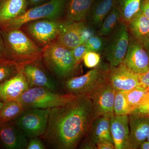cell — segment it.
Segmentation results:
<instances>
[{"instance_id":"obj_4","label":"cell","mask_w":149,"mask_h":149,"mask_svg":"<svg viewBox=\"0 0 149 149\" xmlns=\"http://www.w3.org/2000/svg\"><path fill=\"white\" fill-rule=\"evenodd\" d=\"M76 95L71 93L62 95L42 87L29 88L17 99L24 109H47L64 105Z\"/></svg>"},{"instance_id":"obj_9","label":"cell","mask_w":149,"mask_h":149,"mask_svg":"<svg viewBox=\"0 0 149 149\" xmlns=\"http://www.w3.org/2000/svg\"><path fill=\"white\" fill-rule=\"evenodd\" d=\"M128 31L127 24L121 22L105 48V56L110 67L116 66L123 63L130 42Z\"/></svg>"},{"instance_id":"obj_10","label":"cell","mask_w":149,"mask_h":149,"mask_svg":"<svg viewBox=\"0 0 149 149\" xmlns=\"http://www.w3.org/2000/svg\"><path fill=\"white\" fill-rule=\"evenodd\" d=\"M108 82L116 92H126L142 85L139 74L130 70L123 63L116 66H109Z\"/></svg>"},{"instance_id":"obj_41","label":"cell","mask_w":149,"mask_h":149,"mask_svg":"<svg viewBox=\"0 0 149 149\" xmlns=\"http://www.w3.org/2000/svg\"><path fill=\"white\" fill-rule=\"evenodd\" d=\"M139 41L142 44L149 55V34Z\"/></svg>"},{"instance_id":"obj_15","label":"cell","mask_w":149,"mask_h":149,"mask_svg":"<svg viewBox=\"0 0 149 149\" xmlns=\"http://www.w3.org/2000/svg\"><path fill=\"white\" fill-rule=\"evenodd\" d=\"M128 115L111 118V133L115 149H131Z\"/></svg>"},{"instance_id":"obj_11","label":"cell","mask_w":149,"mask_h":149,"mask_svg":"<svg viewBox=\"0 0 149 149\" xmlns=\"http://www.w3.org/2000/svg\"><path fill=\"white\" fill-rule=\"evenodd\" d=\"M123 63L138 74H144L149 70V54L139 40L130 39Z\"/></svg>"},{"instance_id":"obj_46","label":"cell","mask_w":149,"mask_h":149,"mask_svg":"<svg viewBox=\"0 0 149 149\" xmlns=\"http://www.w3.org/2000/svg\"><path fill=\"white\" fill-rule=\"evenodd\" d=\"M148 117L149 119V116H148Z\"/></svg>"},{"instance_id":"obj_39","label":"cell","mask_w":149,"mask_h":149,"mask_svg":"<svg viewBox=\"0 0 149 149\" xmlns=\"http://www.w3.org/2000/svg\"><path fill=\"white\" fill-rule=\"evenodd\" d=\"M139 78L141 85L149 88V70L144 74H139Z\"/></svg>"},{"instance_id":"obj_34","label":"cell","mask_w":149,"mask_h":149,"mask_svg":"<svg viewBox=\"0 0 149 149\" xmlns=\"http://www.w3.org/2000/svg\"><path fill=\"white\" fill-rule=\"evenodd\" d=\"M40 137H33L28 141L26 149H45L47 146Z\"/></svg>"},{"instance_id":"obj_13","label":"cell","mask_w":149,"mask_h":149,"mask_svg":"<svg viewBox=\"0 0 149 149\" xmlns=\"http://www.w3.org/2000/svg\"><path fill=\"white\" fill-rule=\"evenodd\" d=\"M40 62L35 61L27 63L22 69L29 88L42 87L57 92V85L49 76Z\"/></svg>"},{"instance_id":"obj_30","label":"cell","mask_w":149,"mask_h":149,"mask_svg":"<svg viewBox=\"0 0 149 149\" xmlns=\"http://www.w3.org/2000/svg\"><path fill=\"white\" fill-rule=\"evenodd\" d=\"M83 61L86 67L90 68H95L100 64V55L98 53L89 51L84 56Z\"/></svg>"},{"instance_id":"obj_26","label":"cell","mask_w":149,"mask_h":149,"mask_svg":"<svg viewBox=\"0 0 149 149\" xmlns=\"http://www.w3.org/2000/svg\"><path fill=\"white\" fill-rule=\"evenodd\" d=\"M121 17L116 1L113 8L108 14L100 27L99 34L102 36H108L114 31L120 23Z\"/></svg>"},{"instance_id":"obj_18","label":"cell","mask_w":149,"mask_h":149,"mask_svg":"<svg viewBox=\"0 0 149 149\" xmlns=\"http://www.w3.org/2000/svg\"><path fill=\"white\" fill-rule=\"evenodd\" d=\"M130 141L131 149L139 148L146 140L149 133V119L148 116L129 115Z\"/></svg>"},{"instance_id":"obj_25","label":"cell","mask_w":149,"mask_h":149,"mask_svg":"<svg viewBox=\"0 0 149 149\" xmlns=\"http://www.w3.org/2000/svg\"><path fill=\"white\" fill-rule=\"evenodd\" d=\"M24 109L17 100L5 102L0 111V123L13 121L22 114Z\"/></svg>"},{"instance_id":"obj_19","label":"cell","mask_w":149,"mask_h":149,"mask_svg":"<svg viewBox=\"0 0 149 149\" xmlns=\"http://www.w3.org/2000/svg\"><path fill=\"white\" fill-rule=\"evenodd\" d=\"M111 118L99 116L93 120L86 136L94 143L102 141L113 143L111 133Z\"/></svg>"},{"instance_id":"obj_38","label":"cell","mask_w":149,"mask_h":149,"mask_svg":"<svg viewBox=\"0 0 149 149\" xmlns=\"http://www.w3.org/2000/svg\"><path fill=\"white\" fill-rule=\"evenodd\" d=\"M97 149H114L113 143L109 141H102L96 143Z\"/></svg>"},{"instance_id":"obj_32","label":"cell","mask_w":149,"mask_h":149,"mask_svg":"<svg viewBox=\"0 0 149 149\" xmlns=\"http://www.w3.org/2000/svg\"><path fill=\"white\" fill-rule=\"evenodd\" d=\"M130 115L136 116H149V95Z\"/></svg>"},{"instance_id":"obj_1","label":"cell","mask_w":149,"mask_h":149,"mask_svg":"<svg viewBox=\"0 0 149 149\" xmlns=\"http://www.w3.org/2000/svg\"><path fill=\"white\" fill-rule=\"evenodd\" d=\"M95 118L91 98L76 95L64 105L50 109L47 130L40 138L50 148H76Z\"/></svg>"},{"instance_id":"obj_2","label":"cell","mask_w":149,"mask_h":149,"mask_svg":"<svg viewBox=\"0 0 149 149\" xmlns=\"http://www.w3.org/2000/svg\"><path fill=\"white\" fill-rule=\"evenodd\" d=\"M5 46V58L17 64L42 61V49L21 28L0 29Z\"/></svg>"},{"instance_id":"obj_17","label":"cell","mask_w":149,"mask_h":149,"mask_svg":"<svg viewBox=\"0 0 149 149\" xmlns=\"http://www.w3.org/2000/svg\"><path fill=\"white\" fill-rule=\"evenodd\" d=\"M83 21L79 22H63L56 42L72 50L81 44V34L85 26Z\"/></svg>"},{"instance_id":"obj_7","label":"cell","mask_w":149,"mask_h":149,"mask_svg":"<svg viewBox=\"0 0 149 149\" xmlns=\"http://www.w3.org/2000/svg\"><path fill=\"white\" fill-rule=\"evenodd\" d=\"M63 22L56 19H38L30 22L21 27L36 44L42 48L56 41Z\"/></svg>"},{"instance_id":"obj_6","label":"cell","mask_w":149,"mask_h":149,"mask_svg":"<svg viewBox=\"0 0 149 149\" xmlns=\"http://www.w3.org/2000/svg\"><path fill=\"white\" fill-rule=\"evenodd\" d=\"M65 0H51L49 2L28 10L22 15L0 24V29L21 28L24 24L38 19H57L61 14Z\"/></svg>"},{"instance_id":"obj_47","label":"cell","mask_w":149,"mask_h":149,"mask_svg":"<svg viewBox=\"0 0 149 149\" xmlns=\"http://www.w3.org/2000/svg\"><path fill=\"white\" fill-rule=\"evenodd\" d=\"M1 0H0V1H1Z\"/></svg>"},{"instance_id":"obj_35","label":"cell","mask_w":149,"mask_h":149,"mask_svg":"<svg viewBox=\"0 0 149 149\" xmlns=\"http://www.w3.org/2000/svg\"><path fill=\"white\" fill-rule=\"evenodd\" d=\"M84 140H82L78 145L79 148L83 149H97L95 144L88 137H85Z\"/></svg>"},{"instance_id":"obj_5","label":"cell","mask_w":149,"mask_h":149,"mask_svg":"<svg viewBox=\"0 0 149 149\" xmlns=\"http://www.w3.org/2000/svg\"><path fill=\"white\" fill-rule=\"evenodd\" d=\"M109 68V65L100 64L86 74L65 80V88L68 93L90 97L99 88L108 83Z\"/></svg>"},{"instance_id":"obj_27","label":"cell","mask_w":149,"mask_h":149,"mask_svg":"<svg viewBox=\"0 0 149 149\" xmlns=\"http://www.w3.org/2000/svg\"><path fill=\"white\" fill-rule=\"evenodd\" d=\"M123 93L133 112L148 95L149 88L141 85Z\"/></svg>"},{"instance_id":"obj_8","label":"cell","mask_w":149,"mask_h":149,"mask_svg":"<svg viewBox=\"0 0 149 149\" xmlns=\"http://www.w3.org/2000/svg\"><path fill=\"white\" fill-rule=\"evenodd\" d=\"M50 109H28L13 121L28 139L41 137L47 130Z\"/></svg>"},{"instance_id":"obj_44","label":"cell","mask_w":149,"mask_h":149,"mask_svg":"<svg viewBox=\"0 0 149 149\" xmlns=\"http://www.w3.org/2000/svg\"><path fill=\"white\" fill-rule=\"evenodd\" d=\"M4 102L0 101V111L1 109L2 108Z\"/></svg>"},{"instance_id":"obj_43","label":"cell","mask_w":149,"mask_h":149,"mask_svg":"<svg viewBox=\"0 0 149 149\" xmlns=\"http://www.w3.org/2000/svg\"><path fill=\"white\" fill-rule=\"evenodd\" d=\"M42 1H43V0H28V1H29V3H30V4L32 5L37 4V3H40Z\"/></svg>"},{"instance_id":"obj_33","label":"cell","mask_w":149,"mask_h":149,"mask_svg":"<svg viewBox=\"0 0 149 149\" xmlns=\"http://www.w3.org/2000/svg\"><path fill=\"white\" fill-rule=\"evenodd\" d=\"M89 51L85 43H82L72 49V53L77 64L80 65L83 61L84 56Z\"/></svg>"},{"instance_id":"obj_20","label":"cell","mask_w":149,"mask_h":149,"mask_svg":"<svg viewBox=\"0 0 149 149\" xmlns=\"http://www.w3.org/2000/svg\"><path fill=\"white\" fill-rule=\"evenodd\" d=\"M28 0H1L0 24L22 15L27 11Z\"/></svg>"},{"instance_id":"obj_23","label":"cell","mask_w":149,"mask_h":149,"mask_svg":"<svg viewBox=\"0 0 149 149\" xmlns=\"http://www.w3.org/2000/svg\"><path fill=\"white\" fill-rule=\"evenodd\" d=\"M116 3V0H100L93 6L91 16L93 26L100 27L106 17Z\"/></svg>"},{"instance_id":"obj_28","label":"cell","mask_w":149,"mask_h":149,"mask_svg":"<svg viewBox=\"0 0 149 149\" xmlns=\"http://www.w3.org/2000/svg\"><path fill=\"white\" fill-rule=\"evenodd\" d=\"M23 66L6 59H0V83L20 72Z\"/></svg>"},{"instance_id":"obj_14","label":"cell","mask_w":149,"mask_h":149,"mask_svg":"<svg viewBox=\"0 0 149 149\" xmlns=\"http://www.w3.org/2000/svg\"><path fill=\"white\" fill-rule=\"evenodd\" d=\"M28 139L13 121L0 123V146L7 149H26Z\"/></svg>"},{"instance_id":"obj_36","label":"cell","mask_w":149,"mask_h":149,"mask_svg":"<svg viewBox=\"0 0 149 149\" xmlns=\"http://www.w3.org/2000/svg\"><path fill=\"white\" fill-rule=\"evenodd\" d=\"M94 33L90 28L85 25L82 30L81 34V44L85 43L92 36L94 35Z\"/></svg>"},{"instance_id":"obj_37","label":"cell","mask_w":149,"mask_h":149,"mask_svg":"<svg viewBox=\"0 0 149 149\" xmlns=\"http://www.w3.org/2000/svg\"><path fill=\"white\" fill-rule=\"evenodd\" d=\"M140 10L149 19V0H141Z\"/></svg>"},{"instance_id":"obj_12","label":"cell","mask_w":149,"mask_h":149,"mask_svg":"<svg viewBox=\"0 0 149 149\" xmlns=\"http://www.w3.org/2000/svg\"><path fill=\"white\" fill-rule=\"evenodd\" d=\"M116 92L108 82L90 97L93 102L95 118L102 116L111 117L114 115V103Z\"/></svg>"},{"instance_id":"obj_42","label":"cell","mask_w":149,"mask_h":149,"mask_svg":"<svg viewBox=\"0 0 149 149\" xmlns=\"http://www.w3.org/2000/svg\"><path fill=\"white\" fill-rule=\"evenodd\" d=\"M139 147L141 149H149V141H144L141 144Z\"/></svg>"},{"instance_id":"obj_3","label":"cell","mask_w":149,"mask_h":149,"mask_svg":"<svg viewBox=\"0 0 149 149\" xmlns=\"http://www.w3.org/2000/svg\"><path fill=\"white\" fill-rule=\"evenodd\" d=\"M42 61L48 70L59 79L73 77L79 65L74 58L72 50L56 41L42 49Z\"/></svg>"},{"instance_id":"obj_31","label":"cell","mask_w":149,"mask_h":149,"mask_svg":"<svg viewBox=\"0 0 149 149\" xmlns=\"http://www.w3.org/2000/svg\"><path fill=\"white\" fill-rule=\"evenodd\" d=\"M85 43L89 51L98 53L103 50L104 47L103 40L97 35H93Z\"/></svg>"},{"instance_id":"obj_21","label":"cell","mask_w":149,"mask_h":149,"mask_svg":"<svg viewBox=\"0 0 149 149\" xmlns=\"http://www.w3.org/2000/svg\"><path fill=\"white\" fill-rule=\"evenodd\" d=\"M95 0H70L68 8L66 21H83L89 13Z\"/></svg>"},{"instance_id":"obj_22","label":"cell","mask_w":149,"mask_h":149,"mask_svg":"<svg viewBox=\"0 0 149 149\" xmlns=\"http://www.w3.org/2000/svg\"><path fill=\"white\" fill-rule=\"evenodd\" d=\"M127 24L133 37L139 41L149 34V19L140 10Z\"/></svg>"},{"instance_id":"obj_24","label":"cell","mask_w":149,"mask_h":149,"mask_svg":"<svg viewBox=\"0 0 149 149\" xmlns=\"http://www.w3.org/2000/svg\"><path fill=\"white\" fill-rule=\"evenodd\" d=\"M122 21L128 24L140 11L141 0H116Z\"/></svg>"},{"instance_id":"obj_45","label":"cell","mask_w":149,"mask_h":149,"mask_svg":"<svg viewBox=\"0 0 149 149\" xmlns=\"http://www.w3.org/2000/svg\"><path fill=\"white\" fill-rule=\"evenodd\" d=\"M147 140H148V141L149 142V133L148 135V137H147Z\"/></svg>"},{"instance_id":"obj_16","label":"cell","mask_w":149,"mask_h":149,"mask_svg":"<svg viewBox=\"0 0 149 149\" xmlns=\"http://www.w3.org/2000/svg\"><path fill=\"white\" fill-rule=\"evenodd\" d=\"M29 85L22 72L0 83V101L3 102L17 100Z\"/></svg>"},{"instance_id":"obj_40","label":"cell","mask_w":149,"mask_h":149,"mask_svg":"<svg viewBox=\"0 0 149 149\" xmlns=\"http://www.w3.org/2000/svg\"><path fill=\"white\" fill-rule=\"evenodd\" d=\"M5 46L2 35L0 32V59L5 58Z\"/></svg>"},{"instance_id":"obj_29","label":"cell","mask_w":149,"mask_h":149,"mask_svg":"<svg viewBox=\"0 0 149 149\" xmlns=\"http://www.w3.org/2000/svg\"><path fill=\"white\" fill-rule=\"evenodd\" d=\"M132 112L124 93L116 92L114 103V115H129Z\"/></svg>"}]
</instances>
